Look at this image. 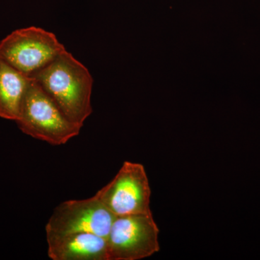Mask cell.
I'll use <instances>...</instances> for the list:
<instances>
[{"instance_id":"obj_1","label":"cell","mask_w":260,"mask_h":260,"mask_svg":"<svg viewBox=\"0 0 260 260\" xmlns=\"http://www.w3.org/2000/svg\"><path fill=\"white\" fill-rule=\"evenodd\" d=\"M69 120L83 126L93 113V79L88 68L64 51L30 75Z\"/></svg>"},{"instance_id":"obj_2","label":"cell","mask_w":260,"mask_h":260,"mask_svg":"<svg viewBox=\"0 0 260 260\" xmlns=\"http://www.w3.org/2000/svg\"><path fill=\"white\" fill-rule=\"evenodd\" d=\"M15 122L24 134L52 145H64L83 127L69 120L34 78Z\"/></svg>"},{"instance_id":"obj_3","label":"cell","mask_w":260,"mask_h":260,"mask_svg":"<svg viewBox=\"0 0 260 260\" xmlns=\"http://www.w3.org/2000/svg\"><path fill=\"white\" fill-rule=\"evenodd\" d=\"M64 51L54 32L35 26L15 30L0 42V59L28 76Z\"/></svg>"},{"instance_id":"obj_4","label":"cell","mask_w":260,"mask_h":260,"mask_svg":"<svg viewBox=\"0 0 260 260\" xmlns=\"http://www.w3.org/2000/svg\"><path fill=\"white\" fill-rule=\"evenodd\" d=\"M115 216L152 215L151 189L144 166L124 161L115 177L95 194Z\"/></svg>"},{"instance_id":"obj_5","label":"cell","mask_w":260,"mask_h":260,"mask_svg":"<svg viewBox=\"0 0 260 260\" xmlns=\"http://www.w3.org/2000/svg\"><path fill=\"white\" fill-rule=\"evenodd\" d=\"M158 236L153 215L116 217L107 237L108 260L150 257L160 250Z\"/></svg>"},{"instance_id":"obj_6","label":"cell","mask_w":260,"mask_h":260,"mask_svg":"<svg viewBox=\"0 0 260 260\" xmlns=\"http://www.w3.org/2000/svg\"><path fill=\"white\" fill-rule=\"evenodd\" d=\"M116 217L95 194L87 199L67 200L53 211L46 234L90 233L107 238Z\"/></svg>"},{"instance_id":"obj_7","label":"cell","mask_w":260,"mask_h":260,"mask_svg":"<svg viewBox=\"0 0 260 260\" xmlns=\"http://www.w3.org/2000/svg\"><path fill=\"white\" fill-rule=\"evenodd\" d=\"M52 260H108L107 238L90 233L47 234Z\"/></svg>"},{"instance_id":"obj_8","label":"cell","mask_w":260,"mask_h":260,"mask_svg":"<svg viewBox=\"0 0 260 260\" xmlns=\"http://www.w3.org/2000/svg\"><path fill=\"white\" fill-rule=\"evenodd\" d=\"M31 77L0 59V118L16 121Z\"/></svg>"}]
</instances>
